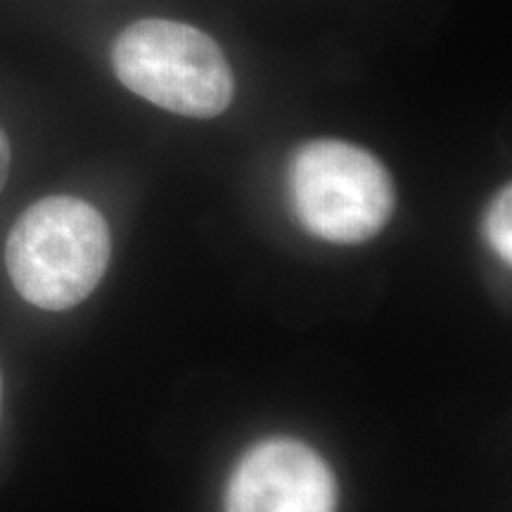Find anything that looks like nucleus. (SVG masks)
Segmentation results:
<instances>
[{"label": "nucleus", "instance_id": "1", "mask_svg": "<svg viewBox=\"0 0 512 512\" xmlns=\"http://www.w3.org/2000/svg\"><path fill=\"white\" fill-rule=\"evenodd\" d=\"M15 290L46 311H67L91 294L110 264V228L93 204L55 195L19 216L5 245Z\"/></svg>", "mask_w": 512, "mask_h": 512}, {"label": "nucleus", "instance_id": "2", "mask_svg": "<svg viewBox=\"0 0 512 512\" xmlns=\"http://www.w3.org/2000/svg\"><path fill=\"white\" fill-rule=\"evenodd\" d=\"M112 67L128 91L181 117H219L233 102V69L219 43L174 19L126 27L114 41Z\"/></svg>", "mask_w": 512, "mask_h": 512}, {"label": "nucleus", "instance_id": "3", "mask_svg": "<svg viewBox=\"0 0 512 512\" xmlns=\"http://www.w3.org/2000/svg\"><path fill=\"white\" fill-rule=\"evenodd\" d=\"M294 216L311 235L358 245L375 238L394 211V183L375 155L344 140H311L290 164Z\"/></svg>", "mask_w": 512, "mask_h": 512}, {"label": "nucleus", "instance_id": "4", "mask_svg": "<svg viewBox=\"0 0 512 512\" xmlns=\"http://www.w3.org/2000/svg\"><path fill=\"white\" fill-rule=\"evenodd\" d=\"M335 475L297 439H268L242 456L228 484L226 512H335Z\"/></svg>", "mask_w": 512, "mask_h": 512}, {"label": "nucleus", "instance_id": "5", "mask_svg": "<svg viewBox=\"0 0 512 512\" xmlns=\"http://www.w3.org/2000/svg\"><path fill=\"white\" fill-rule=\"evenodd\" d=\"M512 192L510 188H503L491 202L489 214H486V238H489L491 247L501 256L505 264L512 261Z\"/></svg>", "mask_w": 512, "mask_h": 512}, {"label": "nucleus", "instance_id": "6", "mask_svg": "<svg viewBox=\"0 0 512 512\" xmlns=\"http://www.w3.org/2000/svg\"><path fill=\"white\" fill-rule=\"evenodd\" d=\"M10 171V143L5 138L3 128H0V190L5 188V181H8Z\"/></svg>", "mask_w": 512, "mask_h": 512}, {"label": "nucleus", "instance_id": "7", "mask_svg": "<svg viewBox=\"0 0 512 512\" xmlns=\"http://www.w3.org/2000/svg\"><path fill=\"white\" fill-rule=\"evenodd\" d=\"M0 396H3V380H0Z\"/></svg>", "mask_w": 512, "mask_h": 512}]
</instances>
